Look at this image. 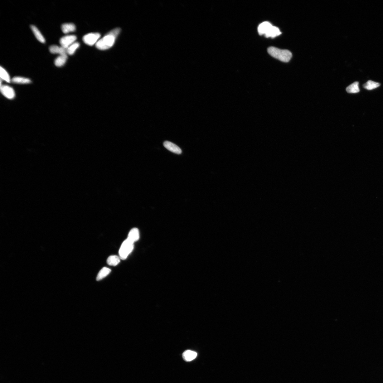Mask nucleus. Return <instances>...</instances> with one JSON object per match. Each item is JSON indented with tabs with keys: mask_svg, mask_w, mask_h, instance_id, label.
Here are the masks:
<instances>
[{
	"mask_svg": "<svg viewBox=\"0 0 383 383\" xmlns=\"http://www.w3.org/2000/svg\"><path fill=\"white\" fill-rule=\"evenodd\" d=\"M268 52L273 57L284 62H289L292 57V54L290 51L281 50L273 46L269 47L268 49Z\"/></svg>",
	"mask_w": 383,
	"mask_h": 383,
	"instance_id": "1",
	"label": "nucleus"
},
{
	"mask_svg": "<svg viewBox=\"0 0 383 383\" xmlns=\"http://www.w3.org/2000/svg\"><path fill=\"white\" fill-rule=\"evenodd\" d=\"M116 38L108 33L107 34L98 41L96 44L97 49L100 50H105L109 49L114 44Z\"/></svg>",
	"mask_w": 383,
	"mask_h": 383,
	"instance_id": "2",
	"label": "nucleus"
},
{
	"mask_svg": "<svg viewBox=\"0 0 383 383\" xmlns=\"http://www.w3.org/2000/svg\"><path fill=\"white\" fill-rule=\"evenodd\" d=\"M133 243L129 241L127 239L124 240L119 251V255L121 259H126L133 249Z\"/></svg>",
	"mask_w": 383,
	"mask_h": 383,
	"instance_id": "3",
	"label": "nucleus"
},
{
	"mask_svg": "<svg viewBox=\"0 0 383 383\" xmlns=\"http://www.w3.org/2000/svg\"><path fill=\"white\" fill-rule=\"evenodd\" d=\"M100 35L98 33H91L85 35L83 40L86 45L92 46L96 44L99 40Z\"/></svg>",
	"mask_w": 383,
	"mask_h": 383,
	"instance_id": "4",
	"label": "nucleus"
},
{
	"mask_svg": "<svg viewBox=\"0 0 383 383\" xmlns=\"http://www.w3.org/2000/svg\"><path fill=\"white\" fill-rule=\"evenodd\" d=\"M76 39V36L75 35L65 36L61 39L60 43L62 47L66 49L72 44L75 42Z\"/></svg>",
	"mask_w": 383,
	"mask_h": 383,
	"instance_id": "5",
	"label": "nucleus"
},
{
	"mask_svg": "<svg viewBox=\"0 0 383 383\" xmlns=\"http://www.w3.org/2000/svg\"><path fill=\"white\" fill-rule=\"evenodd\" d=\"M1 90L2 95L7 99H12L15 98V92L12 87L6 85H1Z\"/></svg>",
	"mask_w": 383,
	"mask_h": 383,
	"instance_id": "6",
	"label": "nucleus"
},
{
	"mask_svg": "<svg viewBox=\"0 0 383 383\" xmlns=\"http://www.w3.org/2000/svg\"><path fill=\"white\" fill-rule=\"evenodd\" d=\"M163 145L166 148L173 153L177 154H180L182 153V150L180 147L172 142L166 141L164 142Z\"/></svg>",
	"mask_w": 383,
	"mask_h": 383,
	"instance_id": "7",
	"label": "nucleus"
},
{
	"mask_svg": "<svg viewBox=\"0 0 383 383\" xmlns=\"http://www.w3.org/2000/svg\"><path fill=\"white\" fill-rule=\"evenodd\" d=\"M273 26L269 22H265L261 23L259 26L258 30L260 35H265L269 31Z\"/></svg>",
	"mask_w": 383,
	"mask_h": 383,
	"instance_id": "8",
	"label": "nucleus"
},
{
	"mask_svg": "<svg viewBox=\"0 0 383 383\" xmlns=\"http://www.w3.org/2000/svg\"><path fill=\"white\" fill-rule=\"evenodd\" d=\"M139 238V233L138 229L134 228L129 232L127 239L131 242L133 243L138 240Z\"/></svg>",
	"mask_w": 383,
	"mask_h": 383,
	"instance_id": "9",
	"label": "nucleus"
},
{
	"mask_svg": "<svg viewBox=\"0 0 383 383\" xmlns=\"http://www.w3.org/2000/svg\"><path fill=\"white\" fill-rule=\"evenodd\" d=\"M197 353L195 351L191 350L185 351L183 354L182 356L185 361H190L193 360L197 356Z\"/></svg>",
	"mask_w": 383,
	"mask_h": 383,
	"instance_id": "10",
	"label": "nucleus"
},
{
	"mask_svg": "<svg viewBox=\"0 0 383 383\" xmlns=\"http://www.w3.org/2000/svg\"><path fill=\"white\" fill-rule=\"evenodd\" d=\"M50 52L54 54H59L60 55L66 53V49L61 46L56 45H53L50 47Z\"/></svg>",
	"mask_w": 383,
	"mask_h": 383,
	"instance_id": "11",
	"label": "nucleus"
},
{
	"mask_svg": "<svg viewBox=\"0 0 383 383\" xmlns=\"http://www.w3.org/2000/svg\"><path fill=\"white\" fill-rule=\"evenodd\" d=\"M281 32L279 28L273 26L269 32L265 35L266 38L271 37L272 38L280 35Z\"/></svg>",
	"mask_w": 383,
	"mask_h": 383,
	"instance_id": "12",
	"label": "nucleus"
},
{
	"mask_svg": "<svg viewBox=\"0 0 383 383\" xmlns=\"http://www.w3.org/2000/svg\"><path fill=\"white\" fill-rule=\"evenodd\" d=\"M62 32L65 34L75 32L76 30L75 26L72 23H66L61 26Z\"/></svg>",
	"mask_w": 383,
	"mask_h": 383,
	"instance_id": "13",
	"label": "nucleus"
},
{
	"mask_svg": "<svg viewBox=\"0 0 383 383\" xmlns=\"http://www.w3.org/2000/svg\"><path fill=\"white\" fill-rule=\"evenodd\" d=\"M68 59L67 54H62L59 56L54 61V64L57 67H61L66 63Z\"/></svg>",
	"mask_w": 383,
	"mask_h": 383,
	"instance_id": "14",
	"label": "nucleus"
},
{
	"mask_svg": "<svg viewBox=\"0 0 383 383\" xmlns=\"http://www.w3.org/2000/svg\"><path fill=\"white\" fill-rule=\"evenodd\" d=\"M359 83L354 82L346 88V91L349 94H356L360 91L359 87Z\"/></svg>",
	"mask_w": 383,
	"mask_h": 383,
	"instance_id": "15",
	"label": "nucleus"
},
{
	"mask_svg": "<svg viewBox=\"0 0 383 383\" xmlns=\"http://www.w3.org/2000/svg\"><path fill=\"white\" fill-rule=\"evenodd\" d=\"M31 29H32V32H33V33H34V34L36 38H37L40 42L42 43H45V38H44L42 34V33H41L40 31L38 30V28L36 27L35 26H31Z\"/></svg>",
	"mask_w": 383,
	"mask_h": 383,
	"instance_id": "16",
	"label": "nucleus"
},
{
	"mask_svg": "<svg viewBox=\"0 0 383 383\" xmlns=\"http://www.w3.org/2000/svg\"><path fill=\"white\" fill-rule=\"evenodd\" d=\"M12 81L14 83L19 84H29L31 82L29 79L19 76L13 77L12 80Z\"/></svg>",
	"mask_w": 383,
	"mask_h": 383,
	"instance_id": "17",
	"label": "nucleus"
},
{
	"mask_svg": "<svg viewBox=\"0 0 383 383\" xmlns=\"http://www.w3.org/2000/svg\"><path fill=\"white\" fill-rule=\"evenodd\" d=\"M380 86V84L379 83L372 81L371 80H369L363 85L364 89L368 90H374L379 87Z\"/></svg>",
	"mask_w": 383,
	"mask_h": 383,
	"instance_id": "18",
	"label": "nucleus"
},
{
	"mask_svg": "<svg viewBox=\"0 0 383 383\" xmlns=\"http://www.w3.org/2000/svg\"><path fill=\"white\" fill-rule=\"evenodd\" d=\"M111 271V270L109 268L106 267L103 268L98 274L96 279L97 280L100 281L106 277L110 273Z\"/></svg>",
	"mask_w": 383,
	"mask_h": 383,
	"instance_id": "19",
	"label": "nucleus"
},
{
	"mask_svg": "<svg viewBox=\"0 0 383 383\" xmlns=\"http://www.w3.org/2000/svg\"><path fill=\"white\" fill-rule=\"evenodd\" d=\"M120 258L116 255H111L107 260V263L110 266H116L120 262Z\"/></svg>",
	"mask_w": 383,
	"mask_h": 383,
	"instance_id": "20",
	"label": "nucleus"
},
{
	"mask_svg": "<svg viewBox=\"0 0 383 383\" xmlns=\"http://www.w3.org/2000/svg\"><path fill=\"white\" fill-rule=\"evenodd\" d=\"M80 45L79 42H75L66 49V53L70 55H73L78 49Z\"/></svg>",
	"mask_w": 383,
	"mask_h": 383,
	"instance_id": "21",
	"label": "nucleus"
},
{
	"mask_svg": "<svg viewBox=\"0 0 383 383\" xmlns=\"http://www.w3.org/2000/svg\"><path fill=\"white\" fill-rule=\"evenodd\" d=\"M0 75H1V79L4 81L7 82H10L11 81L10 76L7 72L2 66H1L0 69Z\"/></svg>",
	"mask_w": 383,
	"mask_h": 383,
	"instance_id": "22",
	"label": "nucleus"
},
{
	"mask_svg": "<svg viewBox=\"0 0 383 383\" xmlns=\"http://www.w3.org/2000/svg\"><path fill=\"white\" fill-rule=\"evenodd\" d=\"M120 31H121L120 28H115V29H114L113 30H112L110 31V32H109L108 33H109V34L112 35L114 36H115V37L116 38L117 37V36H118V35L119 34L120 32Z\"/></svg>",
	"mask_w": 383,
	"mask_h": 383,
	"instance_id": "23",
	"label": "nucleus"
}]
</instances>
